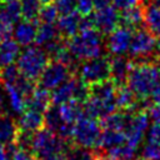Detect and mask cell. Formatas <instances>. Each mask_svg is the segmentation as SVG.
Segmentation results:
<instances>
[{
  "label": "cell",
  "instance_id": "cell-1",
  "mask_svg": "<svg viewBox=\"0 0 160 160\" xmlns=\"http://www.w3.org/2000/svg\"><path fill=\"white\" fill-rule=\"evenodd\" d=\"M160 84V64L158 61L134 62L126 79V85L138 98H150Z\"/></svg>",
  "mask_w": 160,
  "mask_h": 160
},
{
  "label": "cell",
  "instance_id": "cell-2",
  "mask_svg": "<svg viewBox=\"0 0 160 160\" xmlns=\"http://www.w3.org/2000/svg\"><path fill=\"white\" fill-rule=\"evenodd\" d=\"M65 41L71 54L79 61L102 56V52L106 49L102 34L96 29L79 31L76 35Z\"/></svg>",
  "mask_w": 160,
  "mask_h": 160
},
{
  "label": "cell",
  "instance_id": "cell-3",
  "mask_svg": "<svg viewBox=\"0 0 160 160\" xmlns=\"http://www.w3.org/2000/svg\"><path fill=\"white\" fill-rule=\"evenodd\" d=\"M72 144L74 142L61 139L58 134L44 126L34 132L31 154L36 158V160H51L65 155Z\"/></svg>",
  "mask_w": 160,
  "mask_h": 160
},
{
  "label": "cell",
  "instance_id": "cell-4",
  "mask_svg": "<svg viewBox=\"0 0 160 160\" xmlns=\"http://www.w3.org/2000/svg\"><path fill=\"white\" fill-rule=\"evenodd\" d=\"M49 61V55L44 49L39 46H26L25 50L19 55L16 65L21 75L38 81Z\"/></svg>",
  "mask_w": 160,
  "mask_h": 160
},
{
  "label": "cell",
  "instance_id": "cell-5",
  "mask_svg": "<svg viewBox=\"0 0 160 160\" xmlns=\"http://www.w3.org/2000/svg\"><path fill=\"white\" fill-rule=\"evenodd\" d=\"M101 135L102 128L100 121H98L96 119H91L84 114L74 125L72 142L82 148L99 150Z\"/></svg>",
  "mask_w": 160,
  "mask_h": 160
},
{
  "label": "cell",
  "instance_id": "cell-6",
  "mask_svg": "<svg viewBox=\"0 0 160 160\" xmlns=\"http://www.w3.org/2000/svg\"><path fill=\"white\" fill-rule=\"evenodd\" d=\"M155 35L145 26L134 30L129 48V56L134 62L156 61L155 59Z\"/></svg>",
  "mask_w": 160,
  "mask_h": 160
},
{
  "label": "cell",
  "instance_id": "cell-7",
  "mask_svg": "<svg viewBox=\"0 0 160 160\" xmlns=\"http://www.w3.org/2000/svg\"><path fill=\"white\" fill-rule=\"evenodd\" d=\"M79 78L88 85H94L110 79V58L99 56L80 62L78 71Z\"/></svg>",
  "mask_w": 160,
  "mask_h": 160
},
{
  "label": "cell",
  "instance_id": "cell-8",
  "mask_svg": "<svg viewBox=\"0 0 160 160\" xmlns=\"http://www.w3.org/2000/svg\"><path fill=\"white\" fill-rule=\"evenodd\" d=\"M71 75H75V74H72L71 70L66 65H64L59 61L51 60V61H49V64L41 72L36 84H38V86L44 88L50 91V90L56 89L64 81H66Z\"/></svg>",
  "mask_w": 160,
  "mask_h": 160
},
{
  "label": "cell",
  "instance_id": "cell-9",
  "mask_svg": "<svg viewBox=\"0 0 160 160\" xmlns=\"http://www.w3.org/2000/svg\"><path fill=\"white\" fill-rule=\"evenodd\" d=\"M149 122H150V119H149L148 111L132 112L128 122V126L124 131L126 135V141L140 148V144L142 142L146 135V131L150 126Z\"/></svg>",
  "mask_w": 160,
  "mask_h": 160
},
{
  "label": "cell",
  "instance_id": "cell-10",
  "mask_svg": "<svg viewBox=\"0 0 160 160\" xmlns=\"http://www.w3.org/2000/svg\"><path fill=\"white\" fill-rule=\"evenodd\" d=\"M134 30L122 25H119L115 30H112L105 41V48L112 56L115 55H124L129 51L130 42L132 39Z\"/></svg>",
  "mask_w": 160,
  "mask_h": 160
},
{
  "label": "cell",
  "instance_id": "cell-11",
  "mask_svg": "<svg viewBox=\"0 0 160 160\" xmlns=\"http://www.w3.org/2000/svg\"><path fill=\"white\" fill-rule=\"evenodd\" d=\"M91 15L95 29L102 35H109L112 30L119 26L120 14L119 10H116L112 5L105 6L102 9H96L94 12H91Z\"/></svg>",
  "mask_w": 160,
  "mask_h": 160
},
{
  "label": "cell",
  "instance_id": "cell-12",
  "mask_svg": "<svg viewBox=\"0 0 160 160\" xmlns=\"http://www.w3.org/2000/svg\"><path fill=\"white\" fill-rule=\"evenodd\" d=\"M134 61L130 56L115 55L110 56V79L116 84V86L126 84L128 75Z\"/></svg>",
  "mask_w": 160,
  "mask_h": 160
},
{
  "label": "cell",
  "instance_id": "cell-13",
  "mask_svg": "<svg viewBox=\"0 0 160 160\" xmlns=\"http://www.w3.org/2000/svg\"><path fill=\"white\" fill-rule=\"evenodd\" d=\"M81 18H82V15L78 10H75L70 14L61 15L58 19L56 26L59 29L60 36L64 40H68V39L72 38L74 35H76L79 32V26H80Z\"/></svg>",
  "mask_w": 160,
  "mask_h": 160
},
{
  "label": "cell",
  "instance_id": "cell-14",
  "mask_svg": "<svg viewBox=\"0 0 160 160\" xmlns=\"http://www.w3.org/2000/svg\"><path fill=\"white\" fill-rule=\"evenodd\" d=\"M39 24H40L39 20H34V21L22 20V21H20L14 30V38L18 41V44L26 48V46H30L32 42H35Z\"/></svg>",
  "mask_w": 160,
  "mask_h": 160
},
{
  "label": "cell",
  "instance_id": "cell-15",
  "mask_svg": "<svg viewBox=\"0 0 160 160\" xmlns=\"http://www.w3.org/2000/svg\"><path fill=\"white\" fill-rule=\"evenodd\" d=\"M119 25L130 28L132 30L140 29L145 26V11L142 4H138L130 9H126L120 12V22Z\"/></svg>",
  "mask_w": 160,
  "mask_h": 160
},
{
  "label": "cell",
  "instance_id": "cell-16",
  "mask_svg": "<svg viewBox=\"0 0 160 160\" xmlns=\"http://www.w3.org/2000/svg\"><path fill=\"white\" fill-rule=\"evenodd\" d=\"M18 128L24 131L36 132L44 128V114L36 110H24L20 114V118L16 120Z\"/></svg>",
  "mask_w": 160,
  "mask_h": 160
},
{
  "label": "cell",
  "instance_id": "cell-17",
  "mask_svg": "<svg viewBox=\"0 0 160 160\" xmlns=\"http://www.w3.org/2000/svg\"><path fill=\"white\" fill-rule=\"evenodd\" d=\"M51 105V94L49 90L36 86L35 91L25 99V110H36L40 112H45Z\"/></svg>",
  "mask_w": 160,
  "mask_h": 160
},
{
  "label": "cell",
  "instance_id": "cell-18",
  "mask_svg": "<svg viewBox=\"0 0 160 160\" xmlns=\"http://www.w3.org/2000/svg\"><path fill=\"white\" fill-rule=\"evenodd\" d=\"M78 79L79 78L76 75H71L66 81H64L61 85H59L56 89H54L51 92V104L60 105L65 101L74 99Z\"/></svg>",
  "mask_w": 160,
  "mask_h": 160
},
{
  "label": "cell",
  "instance_id": "cell-19",
  "mask_svg": "<svg viewBox=\"0 0 160 160\" xmlns=\"http://www.w3.org/2000/svg\"><path fill=\"white\" fill-rule=\"evenodd\" d=\"M145 11V28L155 36H160V5L151 0H141Z\"/></svg>",
  "mask_w": 160,
  "mask_h": 160
},
{
  "label": "cell",
  "instance_id": "cell-20",
  "mask_svg": "<svg viewBox=\"0 0 160 160\" xmlns=\"http://www.w3.org/2000/svg\"><path fill=\"white\" fill-rule=\"evenodd\" d=\"M132 112L130 111H114L110 115L105 116L104 119L100 120L101 128L102 129H110V130H119V131H125L128 122L130 120Z\"/></svg>",
  "mask_w": 160,
  "mask_h": 160
},
{
  "label": "cell",
  "instance_id": "cell-21",
  "mask_svg": "<svg viewBox=\"0 0 160 160\" xmlns=\"http://www.w3.org/2000/svg\"><path fill=\"white\" fill-rule=\"evenodd\" d=\"M20 55V45L15 39H8L0 41V69L14 64Z\"/></svg>",
  "mask_w": 160,
  "mask_h": 160
},
{
  "label": "cell",
  "instance_id": "cell-22",
  "mask_svg": "<svg viewBox=\"0 0 160 160\" xmlns=\"http://www.w3.org/2000/svg\"><path fill=\"white\" fill-rule=\"evenodd\" d=\"M59 106V111L61 115V119L65 122L75 124L82 115H84V106L81 102L71 99L69 101H65Z\"/></svg>",
  "mask_w": 160,
  "mask_h": 160
},
{
  "label": "cell",
  "instance_id": "cell-23",
  "mask_svg": "<svg viewBox=\"0 0 160 160\" xmlns=\"http://www.w3.org/2000/svg\"><path fill=\"white\" fill-rule=\"evenodd\" d=\"M18 124L16 120L12 119V116L8 114H0V142L6 145L11 141H14L16 134H18Z\"/></svg>",
  "mask_w": 160,
  "mask_h": 160
},
{
  "label": "cell",
  "instance_id": "cell-24",
  "mask_svg": "<svg viewBox=\"0 0 160 160\" xmlns=\"http://www.w3.org/2000/svg\"><path fill=\"white\" fill-rule=\"evenodd\" d=\"M126 141V135L124 131L119 130H110V129H102V135H101V141H100V148L99 152H104L109 149H112L115 146H119Z\"/></svg>",
  "mask_w": 160,
  "mask_h": 160
},
{
  "label": "cell",
  "instance_id": "cell-25",
  "mask_svg": "<svg viewBox=\"0 0 160 160\" xmlns=\"http://www.w3.org/2000/svg\"><path fill=\"white\" fill-rule=\"evenodd\" d=\"M21 16V6L19 0H14L5 5L0 6V22L14 25L20 20Z\"/></svg>",
  "mask_w": 160,
  "mask_h": 160
},
{
  "label": "cell",
  "instance_id": "cell-26",
  "mask_svg": "<svg viewBox=\"0 0 160 160\" xmlns=\"http://www.w3.org/2000/svg\"><path fill=\"white\" fill-rule=\"evenodd\" d=\"M60 36L59 29L56 25L54 24H49V22H41L38 26V31H36V38H35V44L36 45H45L49 41H52Z\"/></svg>",
  "mask_w": 160,
  "mask_h": 160
},
{
  "label": "cell",
  "instance_id": "cell-27",
  "mask_svg": "<svg viewBox=\"0 0 160 160\" xmlns=\"http://www.w3.org/2000/svg\"><path fill=\"white\" fill-rule=\"evenodd\" d=\"M2 85H4L5 91L8 94L10 108L15 112L21 114L25 110V96L18 90V88L15 86V84H2Z\"/></svg>",
  "mask_w": 160,
  "mask_h": 160
},
{
  "label": "cell",
  "instance_id": "cell-28",
  "mask_svg": "<svg viewBox=\"0 0 160 160\" xmlns=\"http://www.w3.org/2000/svg\"><path fill=\"white\" fill-rule=\"evenodd\" d=\"M65 122L61 119L60 111H59V106L58 105H50L49 109L44 112V126L54 132L58 131V129L61 126V124Z\"/></svg>",
  "mask_w": 160,
  "mask_h": 160
},
{
  "label": "cell",
  "instance_id": "cell-29",
  "mask_svg": "<svg viewBox=\"0 0 160 160\" xmlns=\"http://www.w3.org/2000/svg\"><path fill=\"white\" fill-rule=\"evenodd\" d=\"M19 2L21 6V16L24 20H39L38 16L42 6L40 0H19Z\"/></svg>",
  "mask_w": 160,
  "mask_h": 160
},
{
  "label": "cell",
  "instance_id": "cell-30",
  "mask_svg": "<svg viewBox=\"0 0 160 160\" xmlns=\"http://www.w3.org/2000/svg\"><path fill=\"white\" fill-rule=\"evenodd\" d=\"M66 160H96V152L94 150L72 144L65 154Z\"/></svg>",
  "mask_w": 160,
  "mask_h": 160
},
{
  "label": "cell",
  "instance_id": "cell-31",
  "mask_svg": "<svg viewBox=\"0 0 160 160\" xmlns=\"http://www.w3.org/2000/svg\"><path fill=\"white\" fill-rule=\"evenodd\" d=\"M140 155L141 160H160V140H145Z\"/></svg>",
  "mask_w": 160,
  "mask_h": 160
},
{
  "label": "cell",
  "instance_id": "cell-32",
  "mask_svg": "<svg viewBox=\"0 0 160 160\" xmlns=\"http://www.w3.org/2000/svg\"><path fill=\"white\" fill-rule=\"evenodd\" d=\"M59 11L55 6L54 2H50V4H45L41 6L40 9V12H39V21L40 22H49V24H54L55 21H58V16H59Z\"/></svg>",
  "mask_w": 160,
  "mask_h": 160
},
{
  "label": "cell",
  "instance_id": "cell-33",
  "mask_svg": "<svg viewBox=\"0 0 160 160\" xmlns=\"http://www.w3.org/2000/svg\"><path fill=\"white\" fill-rule=\"evenodd\" d=\"M32 136L34 132L30 131H24V130H18V134L14 139V142L16 145V148L19 150L22 151H28L31 152V148H32Z\"/></svg>",
  "mask_w": 160,
  "mask_h": 160
},
{
  "label": "cell",
  "instance_id": "cell-34",
  "mask_svg": "<svg viewBox=\"0 0 160 160\" xmlns=\"http://www.w3.org/2000/svg\"><path fill=\"white\" fill-rule=\"evenodd\" d=\"M21 75L16 64H10L0 69V81L2 84H15Z\"/></svg>",
  "mask_w": 160,
  "mask_h": 160
},
{
  "label": "cell",
  "instance_id": "cell-35",
  "mask_svg": "<svg viewBox=\"0 0 160 160\" xmlns=\"http://www.w3.org/2000/svg\"><path fill=\"white\" fill-rule=\"evenodd\" d=\"M15 86L18 88V90H19V91L25 96V99H26L28 96H30V95L35 91L38 84H36V81H34V80H31V79H29V78H26V76H24V75H20L19 79L15 81Z\"/></svg>",
  "mask_w": 160,
  "mask_h": 160
},
{
  "label": "cell",
  "instance_id": "cell-36",
  "mask_svg": "<svg viewBox=\"0 0 160 160\" xmlns=\"http://www.w3.org/2000/svg\"><path fill=\"white\" fill-rule=\"evenodd\" d=\"M54 4L60 15H66L76 10V0H55Z\"/></svg>",
  "mask_w": 160,
  "mask_h": 160
},
{
  "label": "cell",
  "instance_id": "cell-37",
  "mask_svg": "<svg viewBox=\"0 0 160 160\" xmlns=\"http://www.w3.org/2000/svg\"><path fill=\"white\" fill-rule=\"evenodd\" d=\"M94 9V0H76V10L82 16L91 14Z\"/></svg>",
  "mask_w": 160,
  "mask_h": 160
},
{
  "label": "cell",
  "instance_id": "cell-38",
  "mask_svg": "<svg viewBox=\"0 0 160 160\" xmlns=\"http://www.w3.org/2000/svg\"><path fill=\"white\" fill-rule=\"evenodd\" d=\"M140 2H141V0H111L112 6L119 11H124L126 9H130V8H132Z\"/></svg>",
  "mask_w": 160,
  "mask_h": 160
},
{
  "label": "cell",
  "instance_id": "cell-39",
  "mask_svg": "<svg viewBox=\"0 0 160 160\" xmlns=\"http://www.w3.org/2000/svg\"><path fill=\"white\" fill-rule=\"evenodd\" d=\"M148 115L152 122L160 124V105L159 104H151L148 108Z\"/></svg>",
  "mask_w": 160,
  "mask_h": 160
},
{
  "label": "cell",
  "instance_id": "cell-40",
  "mask_svg": "<svg viewBox=\"0 0 160 160\" xmlns=\"http://www.w3.org/2000/svg\"><path fill=\"white\" fill-rule=\"evenodd\" d=\"M12 32H14V30H12V25L0 22V41L11 39Z\"/></svg>",
  "mask_w": 160,
  "mask_h": 160
},
{
  "label": "cell",
  "instance_id": "cell-41",
  "mask_svg": "<svg viewBox=\"0 0 160 160\" xmlns=\"http://www.w3.org/2000/svg\"><path fill=\"white\" fill-rule=\"evenodd\" d=\"M11 160H36V158L28 151H22V150H18L14 156L11 158Z\"/></svg>",
  "mask_w": 160,
  "mask_h": 160
},
{
  "label": "cell",
  "instance_id": "cell-42",
  "mask_svg": "<svg viewBox=\"0 0 160 160\" xmlns=\"http://www.w3.org/2000/svg\"><path fill=\"white\" fill-rule=\"evenodd\" d=\"M150 98H151V100H152L154 104H159L160 105V84L154 89V91L151 92Z\"/></svg>",
  "mask_w": 160,
  "mask_h": 160
},
{
  "label": "cell",
  "instance_id": "cell-43",
  "mask_svg": "<svg viewBox=\"0 0 160 160\" xmlns=\"http://www.w3.org/2000/svg\"><path fill=\"white\" fill-rule=\"evenodd\" d=\"M111 4V0H94V8L96 9H102L105 6H109Z\"/></svg>",
  "mask_w": 160,
  "mask_h": 160
},
{
  "label": "cell",
  "instance_id": "cell-44",
  "mask_svg": "<svg viewBox=\"0 0 160 160\" xmlns=\"http://www.w3.org/2000/svg\"><path fill=\"white\" fill-rule=\"evenodd\" d=\"M0 160H9V156H8L5 145L1 144V142H0Z\"/></svg>",
  "mask_w": 160,
  "mask_h": 160
},
{
  "label": "cell",
  "instance_id": "cell-45",
  "mask_svg": "<svg viewBox=\"0 0 160 160\" xmlns=\"http://www.w3.org/2000/svg\"><path fill=\"white\" fill-rule=\"evenodd\" d=\"M155 59L160 64V36L156 39V45H155Z\"/></svg>",
  "mask_w": 160,
  "mask_h": 160
},
{
  "label": "cell",
  "instance_id": "cell-46",
  "mask_svg": "<svg viewBox=\"0 0 160 160\" xmlns=\"http://www.w3.org/2000/svg\"><path fill=\"white\" fill-rule=\"evenodd\" d=\"M11 1H14V0H0V6H1V5H5V4H8V2H11Z\"/></svg>",
  "mask_w": 160,
  "mask_h": 160
},
{
  "label": "cell",
  "instance_id": "cell-47",
  "mask_svg": "<svg viewBox=\"0 0 160 160\" xmlns=\"http://www.w3.org/2000/svg\"><path fill=\"white\" fill-rule=\"evenodd\" d=\"M41 1V4L42 5H45V4H50V2H54L55 0H40Z\"/></svg>",
  "mask_w": 160,
  "mask_h": 160
},
{
  "label": "cell",
  "instance_id": "cell-48",
  "mask_svg": "<svg viewBox=\"0 0 160 160\" xmlns=\"http://www.w3.org/2000/svg\"><path fill=\"white\" fill-rule=\"evenodd\" d=\"M2 104V95H1V90H0V105Z\"/></svg>",
  "mask_w": 160,
  "mask_h": 160
},
{
  "label": "cell",
  "instance_id": "cell-49",
  "mask_svg": "<svg viewBox=\"0 0 160 160\" xmlns=\"http://www.w3.org/2000/svg\"><path fill=\"white\" fill-rule=\"evenodd\" d=\"M140 160H141V159H140Z\"/></svg>",
  "mask_w": 160,
  "mask_h": 160
}]
</instances>
